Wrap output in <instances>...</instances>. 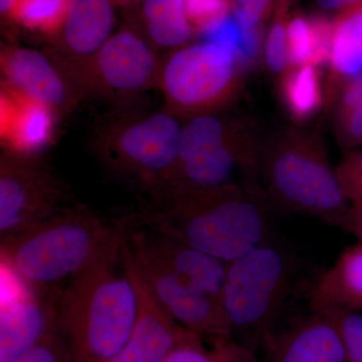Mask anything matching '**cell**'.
I'll list each match as a JSON object with an SVG mask.
<instances>
[{
    "mask_svg": "<svg viewBox=\"0 0 362 362\" xmlns=\"http://www.w3.org/2000/svg\"><path fill=\"white\" fill-rule=\"evenodd\" d=\"M135 221L228 264L271 237L270 204L256 190L235 187H171Z\"/></svg>",
    "mask_w": 362,
    "mask_h": 362,
    "instance_id": "6da1fadb",
    "label": "cell"
},
{
    "mask_svg": "<svg viewBox=\"0 0 362 362\" xmlns=\"http://www.w3.org/2000/svg\"><path fill=\"white\" fill-rule=\"evenodd\" d=\"M127 221L110 223L75 204L63 213L1 240V265L45 292L71 281L122 247Z\"/></svg>",
    "mask_w": 362,
    "mask_h": 362,
    "instance_id": "7a4b0ae2",
    "label": "cell"
},
{
    "mask_svg": "<svg viewBox=\"0 0 362 362\" xmlns=\"http://www.w3.org/2000/svg\"><path fill=\"white\" fill-rule=\"evenodd\" d=\"M121 251L122 247L61 290L58 325L71 362H112L129 341L137 296L124 270Z\"/></svg>",
    "mask_w": 362,
    "mask_h": 362,
    "instance_id": "3957f363",
    "label": "cell"
},
{
    "mask_svg": "<svg viewBox=\"0 0 362 362\" xmlns=\"http://www.w3.org/2000/svg\"><path fill=\"white\" fill-rule=\"evenodd\" d=\"M299 262L271 237L228 264L221 305L230 339L255 350L276 330L295 289Z\"/></svg>",
    "mask_w": 362,
    "mask_h": 362,
    "instance_id": "277c9868",
    "label": "cell"
},
{
    "mask_svg": "<svg viewBox=\"0 0 362 362\" xmlns=\"http://www.w3.org/2000/svg\"><path fill=\"white\" fill-rule=\"evenodd\" d=\"M259 170L269 204L347 228L349 199L316 138L280 140L259 156Z\"/></svg>",
    "mask_w": 362,
    "mask_h": 362,
    "instance_id": "5b68a950",
    "label": "cell"
},
{
    "mask_svg": "<svg viewBox=\"0 0 362 362\" xmlns=\"http://www.w3.org/2000/svg\"><path fill=\"white\" fill-rule=\"evenodd\" d=\"M259 156L249 142L230 137V128L218 117L195 116L182 128L177 162L164 188L240 187L262 192Z\"/></svg>",
    "mask_w": 362,
    "mask_h": 362,
    "instance_id": "8992f818",
    "label": "cell"
},
{
    "mask_svg": "<svg viewBox=\"0 0 362 362\" xmlns=\"http://www.w3.org/2000/svg\"><path fill=\"white\" fill-rule=\"evenodd\" d=\"M182 128L173 114H150L122 126L100 154L111 170L152 194L173 175Z\"/></svg>",
    "mask_w": 362,
    "mask_h": 362,
    "instance_id": "52a82bcc",
    "label": "cell"
},
{
    "mask_svg": "<svg viewBox=\"0 0 362 362\" xmlns=\"http://www.w3.org/2000/svg\"><path fill=\"white\" fill-rule=\"evenodd\" d=\"M239 59L211 42L173 52L161 73L168 103L181 113L199 116L230 99L239 85Z\"/></svg>",
    "mask_w": 362,
    "mask_h": 362,
    "instance_id": "ba28073f",
    "label": "cell"
},
{
    "mask_svg": "<svg viewBox=\"0 0 362 362\" xmlns=\"http://www.w3.org/2000/svg\"><path fill=\"white\" fill-rule=\"evenodd\" d=\"M71 204L65 185L33 156L8 151L0 161V240L63 213Z\"/></svg>",
    "mask_w": 362,
    "mask_h": 362,
    "instance_id": "9c48e42d",
    "label": "cell"
},
{
    "mask_svg": "<svg viewBox=\"0 0 362 362\" xmlns=\"http://www.w3.org/2000/svg\"><path fill=\"white\" fill-rule=\"evenodd\" d=\"M0 362H13L58 328L56 294L33 289L1 265Z\"/></svg>",
    "mask_w": 362,
    "mask_h": 362,
    "instance_id": "30bf717a",
    "label": "cell"
},
{
    "mask_svg": "<svg viewBox=\"0 0 362 362\" xmlns=\"http://www.w3.org/2000/svg\"><path fill=\"white\" fill-rule=\"evenodd\" d=\"M140 268L169 315L185 329L211 343L230 339V327L218 300L176 277L145 247L128 237Z\"/></svg>",
    "mask_w": 362,
    "mask_h": 362,
    "instance_id": "8fae6325",
    "label": "cell"
},
{
    "mask_svg": "<svg viewBox=\"0 0 362 362\" xmlns=\"http://www.w3.org/2000/svg\"><path fill=\"white\" fill-rule=\"evenodd\" d=\"M121 259L134 286L137 314L129 341L112 362H163L192 332L176 322L156 297L133 254L128 233L122 245Z\"/></svg>",
    "mask_w": 362,
    "mask_h": 362,
    "instance_id": "7c38bea8",
    "label": "cell"
},
{
    "mask_svg": "<svg viewBox=\"0 0 362 362\" xmlns=\"http://www.w3.org/2000/svg\"><path fill=\"white\" fill-rule=\"evenodd\" d=\"M128 221V237L197 291L221 302L228 264L156 228Z\"/></svg>",
    "mask_w": 362,
    "mask_h": 362,
    "instance_id": "4fadbf2b",
    "label": "cell"
},
{
    "mask_svg": "<svg viewBox=\"0 0 362 362\" xmlns=\"http://www.w3.org/2000/svg\"><path fill=\"white\" fill-rule=\"evenodd\" d=\"M93 57L101 84L119 94H133L148 87L156 75L153 49L133 30L113 33Z\"/></svg>",
    "mask_w": 362,
    "mask_h": 362,
    "instance_id": "5bb4252c",
    "label": "cell"
},
{
    "mask_svg": "<svg viewBox=\"0 0 362 362\" xmlns=\"http://www.w3.org/2000/svg\"><path fill=\"white\" fill-rule=\"evenodd\" d=\"M1 69L9 90L54 112L66 108L73 100L69 81L45 52L11 47L2 54Z\"/></svg>",
    "mask_w": 362,
    "mask_h": 362,
    "instance_id": "9a60e30c",
    "label": "cell"
},
{
    "mask_svg": "<svg viewBox=\"0 0 362 362\" xmlns=\"http://www.w3.org/2000/svg\"><path fill=\"white\" fill-rule=\"evenodd\" d=\"M262 347L266 362H347L337 328L311 311L282 330H274Z\"/></svg>",
    "mask_w": 362,
    "mask_h": 362,
    "instance_id": "2e32d148",
    "label": "cell"
},
{
    "mask_svg": "<svg viewBox=\"0 0 362 362\" xmlns=\"http://www.w3.org/2000/svg\"><path fill=\"white\" fill-rule=\"evenodd\" d=\"M54 111L6 89L1 95V136L16 153L33 154L52 141Z\"/></svg>",
    "mask_w": 362,
    "mask_h": 362,
    "instance_id": "e0dca14e",
    "label": "cell"
},
{
    "mask_svg": "<svg viewBox=\"0 0 362 362\" xmlns=\"http://www.w3.org/2000/svg\"><path fill=\"white\" fill-rule=\"evenodd\" d=\"M310 309L341 308L362 311V245L343 252L334 265L312 282Z\"/></svg>",
    "mask_w": 362,
    "mask_h": 362,
    "instance_id": "ac0fdd59",
    "label": "cell"
},
{
    "mask_svg": "<svg viewBox=\"0 0 362 362\" xmlns=\"http://www.w3.org/2000/svg\"><path fill=\"white\" fill-rule=\"evenodd\" d=\"M114 23L113 0H70L61 33L71 54L95 56L111 37Z\"/></svg>",
    "mask_w": 362,
    "mask_h": 362,
    "instance_id": "d6986e66",
    "label": "cell"
},
{
    "mask_svg": "<svg viewBox=\"0 0 362 362\" xmlns=\"http://www.w3.org/2000/svg\"><path fill=\"white\" fill-rule=\"evenodd\" d=\"M141 16L150 40L158 47H181L194 35L185 0H144Z\"/></svg>",
    "mask_w": 362,
    "mask_h": 362,
    "instance_id": "ffe728a7",
    "label": "cell"
},
{
    "mask_svg": "<svg viewBox=\"0 0 362 362\" xmlns=\"http://www.w3.org/2000/svg\"><path fill=\"white\" fill-rule=\"evenodd\" d=\"M333 71L342 77L362 73V4L342 11L333 23Z\"/></svg>",
    "mask_w": 362,
    "mask_h": 362,
    "instance_id": "44dd1931",
    "label": "cell"
},
{
    "mask_svg": "<svg viewBox=\"0 0 362 362\" xmlns=\"http://www.w3.org/2000/svg\"><path fill=\"white\" fill-rule=\"evenodd\" d=\"M288 111L297 121L311 118L323 102L320 78L316 66H291L281 86Z\"/></svg>",
    "mask_w": 362,
    "mask_h": 362,
    "instance_id": "7402d4cb",
    "label": "cell"
},
{
    "mask_svg": "<svg viewBox=\"0 0 362 362\" xmlns=\"http://www.w3.org/2000/svg\"><path fill=\"white\" fill-rule=\"evenodd\" d=\"M70 0H18L11 18L28 30L54 35L61 32Z\"/></svg>",
    "mask_w": 362,
    "mask_h": 362,
    "instance_id": "603a6c76",
    "label": "cell"
},
{
    "mask_svg": "<svg viewBox=\"0 0 362 362\" xmlns=\"http://www.w3.org/2000/svg\"><path fill=\"white\" fill-rule=\"evenodd\" d=\"M338 128L343 144H362V76L343 86L337 112Z\"/></svg>",
    "mask_w": 362,
    "mask_h": 362,
    "instance_id": "cb8c5ba5",
    "label": "cell"
},
{
    "mask_svg": "<svg viewBox=\"0 0 362 362\" xmlns=\"http://www.w3.org/2000/svg\"><path fill=\"white\" fill-rule=\"evenodd\" d=\"M311 311L321 314L337 328L347 362H362V311L332 307Z\"/></svg>",
    "mask_w": 362,
    "mask_h": 362,
    "instance_id": "d4e9b609",
    "label": "cell"
},
{
    "mask_svg": "<svg viewBox=\"0 0 362 362\" xmlns=\"http://www.w3.org/2000/svg\"><path fill=\"white\" fill-rule=\"evenodd\" d=\"M289 0H279L276 6L275 18L265 44V59L268 68L274 73H282L290 66L288 47L287 14Z\"/></svg>",
    "mask_w": 362,
    "mask_h": 362,
    "instance_id": "484cf974",
    "label": "cell"
},
{
    "mask_svg": "<svg viewBox=\"0 0 362 362\" xmlns=\"http://www.w3.org/2000/svg\"><path fill=\"white\" fill-rule=\"evenodd\" d=\"M185 9L194 33L204 35L230 16L232 0H185Z\"/></svg>",
    "mask_w": 362,
    "mask_h": 362,
    "instance_id": "4316f807",
    "label": "cell"
},
{
    "mask_svg": "<svg viewBox=\"0 0 362 362\" xmlns=\"http://www.w3.org/2000/svg\"><path fill=\"white\" fill-rule=\"evenodd\" d=\"M288 47L290 66L310 65L313 39L309 18L296 16L288 21Z\"/></svg>",
    "mask_w": 362,
    "mask_h": 362,
    "instance_id": "83f0119b",
    "label": "cell"
},
{
    "mask_svg": "<svg viewBox=\"0 0 362 362\" xmlns=\"http://www.w3.org/2000/svg\"><path fill=\"white\" fill-rule=\"evenodd\" d=\"M13 362H71L70 351L59 326L39 344Z\"/></svg>",
    "mask_w": 362,
    "mask_h": 362,
    "instance_id": "f1b7e54d",
    "label": "cell"
},
{
    "mask_svg": "<svg viewBox=\"0 0 362 362\" xmlns=\"http://www.w3.org/2000/svg\"><path fill=\"white\" fill-rule=\"evenodd\" d=\"M309 23L313 39L310 65H324L330 62L332 54L333 23L323 16H311Z\"/></svg>",
    "mask_w": 362,
    "mask_h": 362,
    "instance_id": "f546056e",
    "label": "cell"
},
{
    "mask_svg": "<svg viewBox=\"0 0 362 362\" xmlns=\"http://www.w3.org/2000/svg\"><path fill=\"white\" fill-rule=\"evenodd\" d=\"M337 173L349 201L362 204V152L345 158Z\"/></svg>",
    "mask_w": 362,
    "mask_h": 362,
    "instance_id": "4dcf8cb0",
    "label": "cell"
},
{
    "mask_svg": "<svg viewBox=\"0 0 362 362\" xmlns=\"http://www.w3.org/2000/svg\"><path fill=\"white\" fill-rule=\"evenodd\" d=\"M279 0H232L235 18L244 28H259Z\"/></svg>",
    "mask_w": 362,
    "mask_h": 362,
    "instance_id": "1f68e13d",
    "label": "cell"
},
{
    "mask_svg": "<svg viewBox=\"0 0 362 362\" xmlns=\"http://www.w3.org/2000/svg\"><path fill=\"white\" fill-rule=\"evenodd\" d=\"M163 362H218L211 349H206L202 338L189 333Z\"/></svg>",
    "mask_w": 362,
    "mask_h": 362,
    "instance_id": "d6a6232c",
    "label": "cell"
},
{
    "mask_svg": "<svg viewBox=\"0 0 362 362\" xmlns=\"http://www.w3.org/2000/svg\"><path fill=\"white\" fill-rule=\"evenodd\" d=\"M218 362H259L255 350L247 349L232 339L218 340L211 347Z\"/></svg>",
    "mask_w": 362,
    "mask_h": 362,
    "instance_id": "836d02e7",
    "label": "cell"
},
{
    "mask_svg": "<svg viewBox=\"0 0 362 362\" xmlns=\"http://www.w3.org/2000/svg\"><path fill=\"white\" fill-rule=\"evenodd\" d=\"M354 206L351 207V211H350L346 230L356 233L362 242V204L357 202H354Z\"/></svg>",
    "mask_w": 362,
    "mask_h": 362,
    "instance_id": "e575fe53",
    "label": "cell"
},
{
    "mask_svg": "<svg viewBox=\"0 0 362 362\" xmlns=\"http://www.w3.org/2000/svg\"><path fill=\"white\" fill-rule=\"evenodd\" d=\"M317 4L328 11H346L362 4V0H315Z\"/></svg>",
    "mask_w": 362,
    "mask_h": 362,
    "instance_id": "d590c367",
    "label": "cell"
},
{
    "mask_svg": "<svg viewBox=\"0 0 362 362\" xmlns=\"http://www.w3.org/2000/svg\"><path fill=\"white\" fill-rule=\"evenodd\" d=\"M18 0H0V11L2 16H9L11 18Z\"/></svg>",
    "mask_w": 362,
    "mask_h": 362,
    "instance_id": "8d00e7d4",
    "label": "cell"
},
{
    "mask_svg": "<svg viewBox=\"0 0 362 362\" xmlns=\"http://www.w3.org/2000/svg\"><path fill=\"white\" fill-rule=\"evenodd\" d=\"M144 1V0H113L114 4H121V6H128V4H136V2Z\"/></svg>",
    "mask_w": 362,
    "mask_h": 362,
    "instance_id": "74e56055",
    "label": "cell"
}]
</instances>
